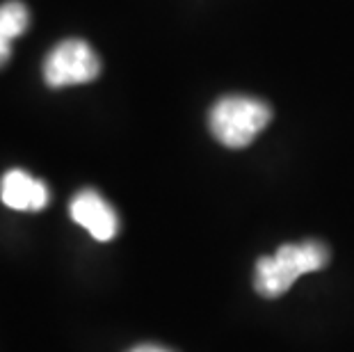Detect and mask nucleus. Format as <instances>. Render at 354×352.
Listing matches in <instances>:
<instances>
[{
	"label": "nucleus",
	"instance_id": "1",
	"mask_svg": "<svg viewBox=\"0 0 354 352\" xmlns=\"http://www.w3.org/2000/svg\"><path fill=\"white\" fill-rule=\"evenodd\" d=\"M329 261L327 247L320 241L281 245L272 257L256 261L254 288L263 297H279L306 272L322 270Z\"/></svg>",
	"mask_w": 354,
	"mask_h": 352
},
{
	"label": "nucleus",
	"instance_id": "2",
	"mask_svg": "<svg viewBox=\"0 0 354 352\" xmlns=\"http://www.w3.org/2000/svg\"><path fill=\"white\" fill-rule=\"evenodd\" d=\"M272 119V110L252 96H224L210 110V131L229 149L250 147Z\"/></svg>",
	"mask_w": 354,
	"mask_h": 352
},
{
	"label": "nucleus",
	"instance_id": "3",
	"mask_svg": "<svg viewBox=\"0 0 354 352\" xmlns=\"http://www.w3.org/2000/svg\"><path fill=\"white\" fill-rule=\"evenodd\" d=\"M101 62L94 48L82 39H66L50 50L44 62V80L48 87L82 85L99 78Z\"/></svg>",
	"mask_w": 354,
	"mask_h": 352
},
{
	"label": "nucleus",
	"instance_id": "4",
	"mask_svg": "<svg viewBox=\"0 0 354 352\" xmlns=\"http://www.w3.org/2000/svg\"><path fill=\"white\" fill-rule=\"evenodd\" d=\"M71 217L73 222L80 224L82 229H87L92 238L96 241H112L119 231L117 213L112 211L110 204L105 201L99 192L94 190H82L71 199Z\"/></svg>",
	"mask_w": 354,
	"mask_h": 352
},
{
	"label": "nucleus",
	"instance_id": "5",
	"mask_svg": "<svg viewBox=\"0 0 354 352\" xmlns=\"http://www.w3.org/2000/svg\"><path fill=\"white\" fill-rule=\"evenodd\" d=\"M0 197L14 211H41L48 204V188L24 169L7 172L0 181Z\"/></svg>",
	"mask_w": 354,
	"mask_h": 352
},
{
	"label": "nucleus",
	"instance_id": "6",
	"mask_svg": "<svg viewBox=\"0 0 354 352\" xmlns=\"http://www.w3.org/2000/svg\"><path fill=\"white\" fill-rule=\"evenodd\" d=\"M28 24L30 17L24 3L10 0V3L0 5V66L7 64L12 53V41L26 33Z\"/></svg>",
	"mask_w": 354,
	"mask_h": 352
},
{
	"label": "nucleus",
	"instance_id": "7",
	"mask_svg": "<svg viewBox=\"0 0 354 352\" xmlns=\"http://www.w3.org/2000/svg\"><path fill=\"white\" fill-rule=\"evenodd\" d=\"M128 352H174V350H169L165 346H156V343H142V346H135Z\"/></svg>",
	"mask_w": 354,
	"mask_h": 352
}]
</instances>
